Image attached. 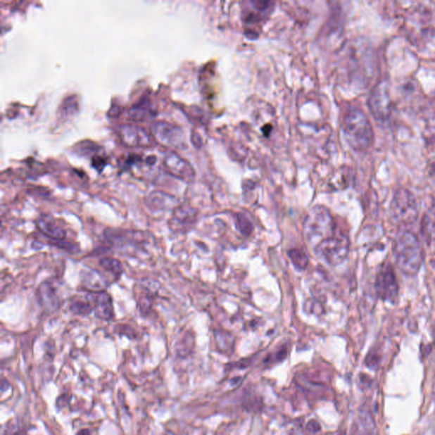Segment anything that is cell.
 <instances>
[{
  "label": "cell",
  "instance_id": "6da1fadb",
  "mask_svg": "<svg viewBox=\"0 0 435 435\" xmlns=\"http://www.w3.org/2000/svg\"><path fill=\"white\" fill-rule=\"evenodd\" d=\"M343 130L347 142L355 151L368 149L374 141L370 120L360 109L348 111L343 118Z\"/></svg>",
  "mask_w": 435,
  "mask_h": 435
},
{
  "label": "cell",
  "instance_id": "7a4b0ae2",
  "mask_svg": "<svg viewBox=\"0 0 435 435\" xmlns=\"http://www.w3.org/2000/svg\"><path fill=\"white\" fill-rule=\"evenodd\" d=\"M393 253L401 272L408 277L420 272L422 265V251L420 241L412 232H405L398 237Z\"/></svg>",
  "mask_w": 435,
  "mask_h": 435
},
{
  "label": "cell",
  "instance_id": "3957f363",
  "mask_svg": "<svg viewBox=\"0 0 435 435\" xmlns=\"http://www.w3.org/2000/svg\"><path fill=\"white\" fill-rule=\"evenodd\" d=\"M336 232V224L327 208L317 206L308 213L303 224V233L308 244L312 248L314 249L320 243Z\"/></svg>",
  "mask_w": 435,
  "mask_h": 435
},
{
  "label": "cell",
  "instance_id": "277c9868",
  "mask_svg": "<svg viewBox=\"0 0 435 435\" xmlns=\"http://www.w3.org/2000/svg\"><path fill=\"white\" fill-rule=\"evenodd\" d=\"M351 241L346 234L336 231L334 235L320 243L314 248L315 253L328 265L336 266L346 260L350 252Z\"/></svg>",
  "mask_w": 435,
  "mask_h": 435
},
{
  "label": "cell",
  "instance_id": "5b68a950",
  "mask_svg": "<svg viewBox=\"0 0 435 435\" xmlns=\"http://www.w3.org/2000/svg\"><path fill=\"white\" fill-rule=\"evenodd\" d=\"M391 213L393 220L401 225L415 222L418 216L415 198L409 191L401 189L393 196Z\"/></svg>",
  "mask_w": 435,
  "mask_h": 435
},
{
  "label": "cell",
  "instance_id": "8992f818",
  "mask_svg": "<svg viewBox=\"0 0 435 435\" xmlns=\"http://www.w3.org/2000/svg\"><path fill=\"white\" fill-rule=\"evenodd\" d=\"M151 133L159 144L171 149L186 147L182 130L166 122H158L151 127Z\"/></svg>",
  "mask_w": 435,
  "mask_h": 435
},
{
  "label": "cell",
  "instance_id": "52a82bcc",
  "mask_svg": "<svg viewBox=\"0 0 435 435\" xmlns=\"http://www.w3.org/2000/svg\"><path fill=\"white\" fill-rule=\"evenodd\" d=\"M375 286L377 296L382 301L392 303L396 302L399 294V285L391 265H386L380 270L377 276Z\"/></svg>",
  "mask_w": 435,
  "mask_h": 435
},
{
  "label": "cell",
  "instance_id": "ba28073f",
  "mask_svg": "<svg viewBox=\"0 0 435 435\" xmlns=\"http://www.w3.org/2000/svg\"><path fill=\"white\" fill-rule=\"evenodd\" d=\"M118 134L122 144L131 149H146L153 145V138L141 127L122 125L118 129Z\"/></svg>",
  "mask_w": 435,
  "mask_h": 435
},
{
  "label": "cell",
  "instance_id": "9c48e42d",
  "mask_svg": "<svg viewBox=\"0 0 435 435\" xmlns=\"http://www.w3.org/2000/svg\"><path fill=\"white\" fill-rule=\"evenodd\" d=\"M163 166L168 174L183 182H191L194 179L195 172L191 164L175 153H170L165 156Z\"/></svg>",
  "mask_w": 435,
  "mask_h": 435
},
{
  "label": "cell",
  "instance_id": "30bf717a",
  "mask_svg": "<svg viewBox=\"0 0 435 435\" xmlns=\"http://www.w3.org/2000/svg\"><path fill=\"white\" fill-rule=\"evenodd\" d=\"M391 98H389L387 88L380 84L373 89L370 100H369V105L375 117L380 119L387 118L391 113Z\"/></svg>",
  "mask_w": 435,
  "mask_h": 435
},
{
  "label": "cell",
  "instance_id": "8fae6325",
  "mask_svg": "<svg viewBox=\"0 0 435 435\" xmlns=\"http://www.w3.org/2000/svg\"><path fill=\"white\" fill-rule=\"evenodd\" d=\"M36 227L43 235L55 241H63L67 237V231L50 215H40L36 220Z\"/></svg>",
  "mask_w": 435,
  "mask_h": 435
},
{
  "label": "cell",
  "instance_id": "7c38bea8",
  "mask_svg": "<svg viewBox=\"0 0 435 435\" xmlns=\"http://www.w3.org/2000/svg\"><path fill=\"white\" fill-rule=\"evenodd\" d=\"M94 310L96 317L104 321H110L114 317L113 299L106 291L96 293Z\"/></svg>",
  "mask_w": 435,
  "mask_h": 435
},
{
  "label": "cell",
  "instance_id": "4fadbf2b",
  "mask_svg": "<svg viewBox=\"0 0 435 435\" xmlns=\"http://www.w3.org/2000/svg\"><path fill=\"white\" fill-rule=\"evenodd\" d=\"M38 298L40 305L45 310L54 311L59 305V299L56 294V287L51 282H45L39 286Z\"/></svg>",
  "mask_w": 435,
  "mask_h": 435
},
{
  "label": "cell",
  "instance_id": "5bb4252c",
  "mask_svg": "<svg viewBox=\"0 0 435 435\" xmlns=\"http://www.w3.org/2000/svg\"><path fill=\"white\" fill-rule=\"evenodd\" d=\"M83 284L86 289L93 293L104 292L106 287L108 286V283L102 277V274L94 270L86 272L83 279Z\"/></svg>",
  "mask_w": 435,
  "mask_h": 435
},
{
  "label": "cell",
  "instance_id": "9a60e30c",
  "mask_svg": "<svg viewBox=\"0 0 435 435\" xmlns=\"http://www.w3.org/2000/svg\"><path fill=\"white\" fill-rule=\"evenodd\" d=\"M156 113L151 108L150 102L147 100H143L138 102L137 104L131 108L129 112V118L130 120L134 122H141L147 120L151 117H155Z\"/></svg>",
  "mask_w": 435,
  "mask_h": 435
},
{
  "label": "cell",
  "instance_id": "2e32d148",
  "mask_svg": "<svg viewBox=\"0 0 435 435\" xmlns=\"http://www.w3.org/2000/svg\"><path fill=\"white\" fill-rule=\"evenodd\" d=\"M196 216V213L192 209L179 208L175 209L171 221L175 227H186L194 222Z\"/></svg>",
  "mask_w": 435,
  "mask_h": 435
},
{
  "label": "cell",
  "instance_id": "e0dca14e",
  "mask_svg": "<svg viewBox=\"0 0 435 435\" xmlns=\"http://www.w3.org/2000/svg\"><path fill=\"white\" fill-rule=\"evenodd\" d=\"M147 203L151 208L164 209L170 207L173 201H172L171 196L166 195L165 193L157 191L151 193L149 199H147Z\"/></svg>",
  "mask_w": 435,
  "mask_h": 435
},
{
  "label": "cell",
  "instance_id": "ac0fdd59",
  "mask_svg": "<svg viewBox=\"0 0 435 435\" xmlns=\"http://www.w3.org/2000/svg\"><path fill=\"white\" fill-rule=\"evenodd\" d=\"M100 265L117 279L120 278L124 273V267H122L121 262L112 257L102 258L100 261Z\"/></svg>",
  "mask_w": 435,
  "mask_h": 435
},
{
  "label": "cell",
  "instance_id": "d6986e66",
  "mask_svg": "<svg viewBox=\"0 0 435 435\" xmlns=\"http://www.w3.org/2000/svg\"><path fill=\"white\" fill-rule=\"evenodd\" d=\"M289 257L294 267L298 270H305L309 265V257L301 248H293L289 252Z\"/></svg>",
  "mask_w": 435,
  "mask_h": 435
},
{
  "label": "cell",
  "instance_id": "ffe728a7",
  "mask_svg": "<svg viewBox=\"0 0 435 435\" xmlns=\"http://www.w3.org/2000/svg\"><path fill=\"white\" fill-rule=\"evenodd\" d=\"M70 310L75 315H87L94 310V307L89 301H82V299H75L70 303Z\"/></svg>",
  "mask_w": 435,
  "mask_h": 435
},
{
  "label": "cell",
  "instance_id": "44dd1931",
  "mask_svg": "<svg viewBox=\"0 0 435 435\" xmlns=\"http://www.w3.org/2000/svg\"><path fill=\"white\" fill-rule=\"evenodd\" d=\"M236 227L244 236H249L253 232V225L244 213H238L237 215Z\"/></svg>",
  "mask_w": 435,
  "mask_h": 435
},
{
  "label": "cell",
  "instance_id": "7402d4cb",
  "mask_svg": "<svg viewBox=\"0 0 435 435\" xmlns=\"http://www.w3.org/2000/svg\"><path fill=\"white\" fill-rule=\"evenodd\" d=\"M231 338H232V336H229L228 334H220V336L216 335L215 339L218 347H219L222 351H229V350H232L234 341H227V339Z\"/></svg>",
  "mask_w": 435,
  "mask_h": 435
},
{
  "label": "cell",
  "instance_id": "603a6c76",
  "mask_svg": "<svg viewBox=\"0 0 435 435\" xmlns=\"http://www.w3.org/2000/svg\"><path fill=\"white\" fill-rule=\"evenodd\" d=\"M106 164H108V161L103 157H101V156H94L92 159L93 167L100 173L101 171H103Z\"/></svg>",
  "mask_w": 435,
  "mask_h": 435
},
{
  "label": "cell",
  "instance_id": "cb8c5ba5",
  "mask_svg": "<svg viewBox=\"0 0 435 435\" xmlns=\"http://www.w3.org/2000/svg\"><path fill=\"white\" fill-rule=\"evenodd\" d=\"M306 430L310 434H317L319 432H321L322 427L320 425L319 422L317 420H311L308 422L306 425Z\"/></svg>",
  "mask_w": 435,
  "mask_h": 435
},
{
  "label": "cell",
  "instance_id": "d4e9b609",
  "mask_svg": "<svg viewBox=\"0 0 435 435\" xmlns=\"http://www.w3.org/2000/svg\"><path fill=\"white\" fill-rule=\"evenodd\" d=\"M286 355H287V350L286 348H282L281 350H279L276 354H275L273 356H270V357H273V358H269L266 359L265 362H270V361H282L284 360L286 358Z\"/></svg>",
  "mask_w": 435,
  "mask_h": 435
},
{
  "label": "cell",
  "instance_id": "484cf974",
  "mask_svg": "<svg viewBox=\"0 0 435 435\" xmlns=\"http://www.w3.org/2000/svg\"><path fill=\"white\" fill-rule=\"evenodd\" d=\"M424 233L429 238L435 237V225L430 222V220H424Z\"/></svg>",
  "mask_w": 435,
  "mask_h": 435
},
{
  "label": "cell",
  "instance_id": "4316f807",
  "mask_svg": "<svg viewBox=\"0 0 435 435\" xmlns=\"http://www.w3.org/2000/svg\"><path fill=\"white\" fill-rule=\"evenodd\" d=\"M76 435H90V433L88 429H84L80 430Z\"/></svg>",
  "mask_w": 435,
  "mask_h": 435
},
{
  "label": "cell",
  "instance_id": "83f0119b",
  "mask_svg": "<svg viewBox=\"0 0 435 435\" xmlns=\"http://www.w3.org/2000/svg\"><path fill=\"white\" fill-rule=\"evenodd\" d=\"M241 380V377H234L233 379L231 380V384L232 385H237L238 383H239Z\"/></svg>",
  "mask_w": 435,
  "mask_h": 435
},
{
  "label": "cell",
  "instance_id": "f1b7e54d",
  "mask_svg": "<svg viewBox=\"0 0 435 435\" xmlns=\"http://www.w3.org/2000/svg\"><path fill=\"white\" fill-rule=\"evenodd\" d=\"M340 435H342V434H340Z\"/></svg>",
  "mask_w": 435,
  "mask_h": 435
}]
</instances>
